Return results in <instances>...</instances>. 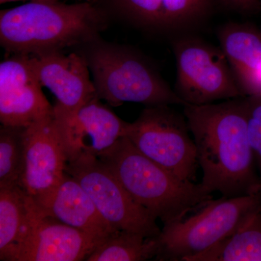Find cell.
<instances>
[{
  "label": "cell",
  "mask_w": 261,
  "mask_h": 261,
  "mask_svg": "<svg viewBox=\"0 0 261 261\" xmlns=\"http://www.w3.org/2000/svg\"><path fill=\"white\" fill-rule=\"evenodd\" d=\"M175 59L174 92L185 106H202L244 97L221 47L196 34L170 39Z\"/></svg>",
  "instance_id": "8992f818"
},
{
  "label": "cell",
  "mask_w": 261,
  "mask_h": 261,
  "mask_svg": "<svg viewBox=\"0 0 261 261\" xmlns=\"http://www.w3.org/2000/svg\"><path fill=\"white\" fill-rule=\"evenodd\" d=\"M183 107L206 191L226 197L261 192L247 132L245 97Z\"/></svg>",
  "instance_id": "6da1fadb"
},
{
  "label": "cell",
  "mask_w": 261,
  "mask_h": 261,
  "mask_svg": "<svg viewBox=\"0 0 261 261\" xmlns=\"http://www.w3.org/2000/svg\"><path fill=\"white\" fill-rule=\"evenodd\" d=\"M37 211L20 187H0V260L12 261Z\"/></svg>",
  "instance_id": "e0dca14e"
},
{
  "label": "cell",
  "mask_w": 261,
  "mask_h": 261,
  "mask_svg": "<svg viewBox=\"0 0 261 261\" xmlns=\"http://www.w3.org/2000/svg\"><path fill=\"white\" fill-rule=\"evenodd\" d=\"M76 50L87 60L98 97L110 106H185L155 66L135 48L106 42L99 36Z\"/></svg>",
  "instance_id": "277c9868"
},
{
  "label": "cell",
  "mask_w": 261,
  "mask_h": 261,
  "mask_svg": "<svg viewBox=\"0 0 261 261\" xmlns=\"http://www.w3.org/2000/svg\"><path fill=\"white\" fill-rule=\"evenodd\" d=\"M25 128L0 127V187H20L25 164Z\"/></svg>",
  "instance_id": "ffe728a7"
},
{
  "label": "cell",
  "mask_w": 261,
  "mask_h": 261,
  "mask_svg": "<svg viewBox=\"0 0 261 261\" xmlns=\"http://www.w3.org/2000/svg\"><path fill=\"white\" fill-rule=\"evenodd\" d=\"M110 19L98 2H29L0 11V44L27 56L77 49L99 37Z\"/></svg>",
  "instance_id": "7a4b0ae2"
},
{
  "label": "cell",
  "mask_w": 261,
  "mask_h": 261,
  "mask_svg": "<svg viewBox=\"0 0 261 261\" xmlns=\"http://www.w3.org/2000/svg\"><path fill=\"white\" fill-rule=\"evenodd\" d=\"M216 34L244 97L261 94V32L247 24L228 22Z\"/></svg>",
  "instance_id": "9a60e30c"
},
{
  "label": "cell",
  "mask_w": 261,
  "mask_h": 261,
  "mask_svg": "<svg viewBox=\"0 0 261 261\" xmlns=\"http://www.w3.org/2000/svg\"><path fill=\"white\" fill-rule=\"evenodd\" d=\"M172 106H146L128 123L125 137L151 161L183 181L195 182L197 148L186 117Z\"/></svg>",
  "instance_id": "52a82bcc"
},
{
  "label": "cell",
  "mask_w": 261,
  "mask_h": 261,
  "mask_svg": "<svg viewBox=\"0 0 261 261\" xmlns=\"http://www.w3.org/2000/svg\"><path fill=\"white\" fill-rule=\"evenodd\" d=\"M25 164L20 187L42 212L64 177L67 156L54 115L25 128Z\"/></svg>",
  "instance_id": "30bf717a"
},
{
  "label": "cell",
  "mask_w": 261,
  "mask_h": 261,
  "mask_svg": "<svg viewBox=\"0 0 261 261\" xmlns=\"http://www.w3.org/2000/svg\"><path fill=\"white\" fill-rule=\"evenodd\" d=\"M54 118L67 156V162L81 155L99 158L125 137L128 122L97 97L74 111L54 106Z\"/></svg>",
  "instance_id": "8fae6325"
},
{
  "label": "cell",
  "mask_w": 261,
  "mask_h": 261,
  "mask_svg": "<svg viewBox=\"0 0 261 261\" xmlns=\"http://www.w3.org/2000/svg\"><path fill=\"white\" fill-rule=\"evenodd\" d=\"M102 242L37 210L12 261L85 260Z\"/></svg>",
  "instance_id": "4fadbf2b"
},
{
  "label": "cell",
  "mask_w": 261,
  "mask_h": 261,
  "mask_svg": "<svg viewBox=\"0 0 261 261\" xmlns=\"http://www.w3.org/2000/svg\"><path fill=\"white\" fill-rule=\"evenodd\" d=\"M33 71L42 87L56 96L58 107L74 111L98 97L85 58L78 51L29 56Z\"/></svg>",
  "instance_id": "5bb4252c"
},
{
  "label": "cell",
  "mask_w": 261,
  "mask_h": 261,
  "mask_svg": "<svg viewBox=\"0 0 261 261\" xmlns=\"http://www.w3.org/2000/svg\"><path fill=\"white\" fill-rule=\"evenodd\" d=\"M41 213L103 241L119 231L105 220L82 185L66 172Z\"/></svg>",
  "instance_id": "2e32d148"
},
{
  "label": "cell",
  "mask_w": 261,
  "mask_h": 261,
  "mask_svg": "<svg viewBox=\"0 0 261 261\" xmlns=\"http://www.w3.org/2000/svg\"><path fill=\"white\" fill-rule=\"evenodd\" d=\"M98 159L132 198L163 225L183 219L213 199L200 183L180 179L141 153L126 137Z\"/></svg>",
  "instance_id": "3957f363"
},
{
  "label": "cell",
  "mask_w": 261,
  "mask_h": 261,
  "mask_svg": "<svg viewBox=\"0 0 261 261\" xmlns=\"http://www.w3.org/2000/svg\"><path fill=\"white\" fill-rule=\"evenodd\" d=\"M65 172L77 180L99 214L113 228L158 238L157 219L128 194L114 174L98 158L81 155L67 162Z\"/></svg>",
  "instance_id": "ba28073f"
},
{
  "label": "cell",
  "mask_w": 261,
  "mask_h": 261,
  "mask_svg": "<svg viewBox=\"0 0 261 261\" xmlns=\"http://www.w3.org/2000/svg\"><path fill=\"white\" fill-rule=\"evenodd\" d=\"M192 261H261V204L233 235Z\"/></svg>",
  "instance_id": "ac0fdd59"
},
{
  "label": "cell",
  "mask_w": 261,
  "mask_h": 261,
  "mask_svg": "<svg viewBox=\"0 0 261 261\" xmlns=\"http://www.w3.org/2000/svg\"><path fill=\"white\" fill-rule=\"evenodd\" d=\"M158 238L117 231L106 238L87 257V261H144L159 253Z\"/></svg>",
  "instance_id": "d6986e66"
},
{
  "label": "cell",
  "mask_w": 261,
  "mask_h": 261,
  "mask_svg": "<svg viewBox=\"0 0 261 261\" xmlns=\"http://www.w3.org/2000/svg\"><path fill=\"white\" fill-rule=\"evenodd\" d=\"M18 1H29V2H63L66 0H0V4H5V3H12V2H18ZM76 2L81 1H90V2H98V0H74Z\"/></svg>",
  "instance_id": "603a6c76"
},
{
  "label": "cell",
  "mask_w": 261,
  "mask_h": 261,
  "mask_svg": "<svg viewBox=\"0 0 261 261\" xmlns=\"http://www.w3.org/2000/svg\"><path fill=\"white\" fill-rule=\"evenodd\" d=\"M261 204V192L211 200L180 221L163 225L156 260L192 261L238 231Z\"/></svg>",
  "instance_id": "5b68a950"
},
{
  "label": "cell",
  "mask_w": 261,
  "mask_h": 261,
  "mask_svg": "<svg viewBox=\"0 0 261 261\" xmlns=\"http://www.w3.org/2000/svg\"><path fill=\"white\" fill-rule=\"evenodd\" d=\"M219 5L235 13L247 14L258 9L260 0H219Z\"/></svg>",
  "instance_id": "7402d4cb"
},
{
  "label": "cell",
  "mask_w": 261,
  "mask_h": 261,
  "mask_svg": "<svg viewBox=\"0 0 261 261\" xmlns=\"http://www.w3.org/2000/svg\"><path fill=\"white\" fill-rule=\"evenodd\" d=\"M108 14L153 37L171 39L207 25L219 0H98Z\"/></svg>",
  "instance_id": "9c48e42d"
},
{
  "label": "cell",
  "mask_w": 261,
  "mask_h": 261,
  "mask_svg": "<svg viewBox=\"0 0 261 261\" xmlns=\"http://www.w3.org/2000/svg\"><path fill=\"white\" fill-rule=\"evenodd\" d=\"M247 132L261 180V94L245 97Z\"/></svg>",
  "instance_id": "44dd1931"
},
{
  "label": "cell",
  "mask_w": 261,
  "mask_h": 261,
  "mask_svg": "<svg viewBox=\"0 0 261 261\" xmlns=\"http://www.w3.org/2000/svg\"><path fill=\"white\" fill-rule=\"evenodd\" d=\"M33 71L30 57L13 55L0 64V121L27 128L54 115Z\"/></svg>",
  "instance_id": "7c38bea8"
}]
</instances>
